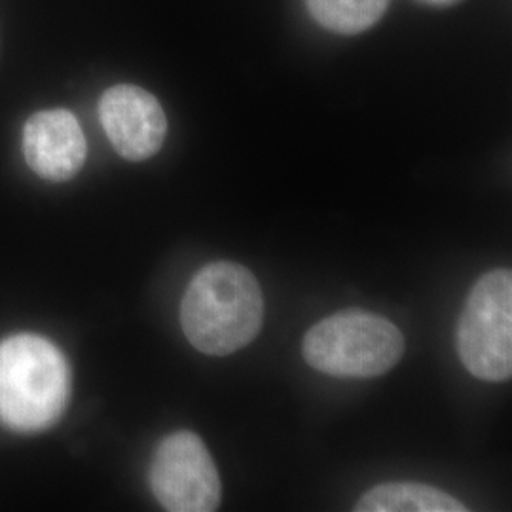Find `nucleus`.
<instances>
[{"label": "nucleus", "mask_w": 512, "mask_h": 512, "mask_svg": "<svg viewBox=\"0 0 512 512\" xmlns=\"http://www.w3.org/2000/svg\"><path fill=\"white\" fill-rule=\"evenodd\" d=\"M264 321V296L255 274L238 262H211L190 281L181 304L188 342L224 357L249 346Z\"/></svg>", "instance_id": "1"}, {"label": "nucleus", "mask_w": 512, "mask_h": 512, "mask_svg": "<svg viewBox=\"0 0 512 512\" xmlns=\"http://www.w3.org/2000/svg\"><path fill=\"white\" fill-rule=\"evenodd\" d=\"M71 372L63 353L37 334L0 342V421L14 431H40L63 414Z\"/></svg>", "instance_id": "2"}, {"label": "nucleus", "mask_w": 512, "mask_h": 512, "mask_svg": "<svg viewBox=\"0 0 512 512\" xmlns=\"http://www.w3.org/2000/svg\"><path fill=\"white\" fill-rule=\"evenodd\" d=\"M302 353L311 368L334 378H376L401 361L403 332L378 313L340 311L308 330Z\"/></svg>", "instance_id": "3"}, {"label": "nucleus", "mask_w": 512, "mask_h": 512, "mask_svg": "<svg viewBox=\"0 0 512 512\" xmlns=\"http://www.w3.org/2000/svg\"><path fill=\"white\" fill-rule=\"evenodd\" d=\"M463 366L484 382H505L512 374V274L482 275L467 296L456 334Z\"/></svg>", "instance_id": "4"}, {"label": "nucleus", "mask_w": 512, "mask_h": 512, "mask_svg": "<svg viewBox=\"0 0 512 512\" xmlns=\"http://www.w3.org/2000/svg\"><path fill=\"white\" fill-rule=\"evenodd\" d=\"M148 480L165 511L219 509L222 486L217 465L203 440L192 431H177L158 444Z\"/></svg>", "instance_id": "5"}, {"label": "nucleus", "mask_w": 512, "mask_h": 512, "mask_svg": "<svg viewBox=\"0 0 512 512\" xmlns=\"http://www.w3.org/2000/svg\"><path fill=\"white\" fill-rule=\"evenodd\" d=\"M99 118L114 150L129 162L148 160L164 145V109L143 88L120 84L107 90L99 101Z\"/></svg>", "instance_id": "6"}, {"label": "nucleus", "mask_w": 512, "mask_h": 512, "mask_svg": "<svg viewBox=\"0 0 512 512\" xmlns=\"http://www.w3.org/2000/svg\"><path fill=\"white\" fill-rule=\"evenodd\" d=\"M86 137L73 112L42 110L29 118L23 131V152L38 177L65 183L86 160Z\"/></svg>", "instance_id": "7"}, {"label": "nucleus", "mask_w": 512, "mask_h": 512, "mask_svg": "<svg viewBox=\"0 0 512 512\" xmlns=\"http://www.w3.org/2000/svg\"><path fill=\"white\" fill-rule=\"evenodd\" d=\"M357 512H465L467 507L439 488L420 482H389L368 490Z\"/></svg>", "instance_id": "8"}, {"label": "nucleus", "mask_w": 512, "mask_h": 512, "mask_svg": "<svg viewBox=\"0 0 512 512\" xmlns=\"http://www.w3.org/2000/svg\"><path fill=\"white\" fill-rule=\"evenodd\" d=\"M311 16L342 35H357L382 18L389 0H306Z\"/></svg>", "instance_id": "9"}]
</instances>
